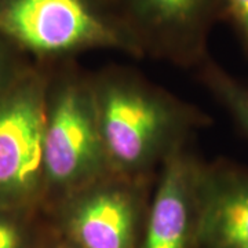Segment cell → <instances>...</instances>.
<instances>
[{"label": "cell", "instance_id": "9c48e42d", "mask_svg": "<svg viewBox=\"0 0 248 248\" xmlns=\"http://www.w3.org/2000/svg\"><path fill=\"white\" fill-rule=\"evenodd\" d=\"M200 83L248 138V84L208 57L196 69Z\"/></svg>", "mask_w": 248, "mask_h": 248}, {"label": "cell", "instance_id": "7c38bea8", "mask_svg": "<svg viewBox=\"0 0 248 248\" xmlns=\"http://www.w3.org/2000/svg\"><path fill=\"white\" fill-rule=\"evenodd\" d=\"M9 40L6 39V37H3L1 40H0V89H4V87H7L10 84H6V80L4 79V75H6V72L9 71V57H7V54L3 51V48H1V45H6ZM11 43V42H10ZM9 81V80H7ZM14 83V81H13Z\"/></svg>", "mask_w": 248, "mask_h": 248}, {"label": "cell", "instance_id": "4fadbf2b", "mask_svg": "<svg viewBox=\"0 0 248 248\" xmlns=\"http://www.w3.org/2000/svg\"><path fill=\"white\" fill-rule=\"evenodd\" d=\"M57 248H75L72 247L69 243H66L65 240H62L60 236H58V243H57Z\"/></svg>", "mask_w": 248, "mask_h": 248}, {"label": "cell", "instance_id": "5bb4252c", "mask_svg": "<svg viewBox=\"0 0 248 248\" xmlns=\"http://www.w3.org/2000/svg\"><path fill=\"white\" fill-rule=\"evenodd\" d=\"M57 243H58V234H57V232H55V236H54V239L50 241V244L47 246V248H57Z\"/></svg>", "mask_w": 248, "mask_h": 248}, {"label": "cell", "instance_id": "30bf717a", "mask_svg": "<svg viewBox=\"0 0 248 248\" xmlns=\"http://www.w3.org/2000/svg\"><path fill=\"white\" fill-rule=\"evenodd\" d=\"M221 21L231 25L248 55V0H222Z\"/></svg>", "mask_w": 248, "mask_h": 248}, {"label": "cell", "instance_id": "8fae6325", "mask_svg": "<svg viewBox=\"0 0 248 248\" xmlns=\"http://www.w3.org/2000/svg\"><path fill=\"white\" fill-rule=\"evenodd\" d=\"M27 228L18 218L0 214V248H27Z\"/></svg>", "mask_w": 248, "mask_h": 248}, {"label": "cell", "instance_id": "5b68a950", "mask_svg": "<svg viewBox=\"0 0 248 248\" xmlns=\"http://www.w3.org/2000/svg\"><path fill=\"white\" fill-rule=\"evenodd\" d=\"M50 75L21 76L0 91V204H45V131Z\"/></svg>", "mask_w": 248, "mask_h": 248}, {"label": "cell", "instance_id": "3957f363", "mask_svg": "<svg viewBox=\"0 0 248 248\" xmlns=\"http://www.w3.org/2000/svg\"><path fill=\"white\" fill-rule=\"evenodd\" d=\"M0 35L50 63L97 50L142 60L109 0H0Z\"/></svg>", "mask_w": 248, "mask_h": 248}, {"label": "cell", "instance_id": "52a82bcc", "mask_svg": "<svg viewBox=\"0 0 248 248\" xmlns=\"http://www.w3.org/2000/svg\"><path fill=\"white\" fill-rule=\"evenodd\" d=\"M204 164L190 145L163 164L140 248H195Z\"/></svg>", "mask_w": 248, "mask_h": 248}, {"label": "cell", "instance_id": "ba28073f", "mask_svg": "<svg viewBox=\"0 0 248 248\" xmlns=\"http://www.w3.org/2000/svg\"><path fill=\"white\" fill-rule=\"evenodd\" d=\"M195 248H248V167L204 164Z\"/></svg>", "mask_w": 248, "mask_h": 248}, {"label": "cell", "instance_id": "6da1fadb", "mask_svg": "<svg viewBox=\"0 0 248 248\" xmlns=\"http://www.w3.org/2000/svg\"><path fill=\"white\" fill-rule=\"evenodd\" d=\"M90 83L110 169L156 178L167 160L211 124L200 108L174 95L131 66L109 63Z\"/></svg>", "mask_w": 248, "mask_h": 248}, {"label": "cell", "instance_id": "8992f818", "mask_svg": "<svg viewBox=\"0 0 248 248\" xmlns=\"http://www.w3.org/2000/svg\"><path fill=\"white\" fill-rule=\"evenodd\" d=\"M140 47L142 58L197 69L221 21L222 0H109Z\"/></svg>", "mask_w": 248, "mask_h": 248}, {"label": "cell", "instance_id": "7a4b0ae2", "mask_svg": "<svg viewBox=\"0 0 248 248\" xmlns=\"http://www.w3.org/2000/svg\"><path fill=\"white\" fill-rule=\"evenodd\" d=\"M113 172L108 160L90 83L78 60L53 62L45 131V204Z\"/></svg>", "mask_w": 248, "mask_h": 248}, {"label": "cell", "instance_id": "277c9868", "mask_svg": "<svg viewBox=\"0 0 248 248\" xmlns=\"http://www.w3.org/2000/svg\"><path fill=\"white\" fill-rule=\"evenodd\" d=\"M156 179L109 172L81 186L48 210L54 231L75 248H140Z\"/></svg>", "mask_w": 248, "mask_h": 248}]
</instances>
